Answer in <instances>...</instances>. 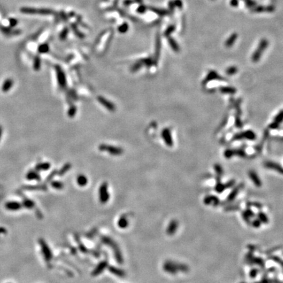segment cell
<instances>
[{"label": "cell", "instance_id": "obj_5", "mask_svg": "<svg viewBox=\"0 0 283 283\" xmlns=\"http://www.w3.org/2000/svg\"><path fill=\"white\" fill-rule=\"evenodd\" d=\"M39 245H40L41 249L42 250V253L47 261H49L53 258V254L51 252L50 248L49 247L48 245L43 239H39Z\"/></svg>", "mask_w": 283, "mask_h": 283}, {"label": "cell", "instance_id": "obj_44", "mask_svg": "<svg viewBox=\"0 0 283 283\" xmlns=\"http://www.w3.org/2000/svg\"><path fill=\"white\" fill-rule=\"evenodd\" d=\"M230 5L233 7H237L238 5V0H230Z\"/></svg>", "mask_w": 283, "mask_h": 283}, {"label": "cell", "instance_id": "obj_8", "mask_svg": "<svg viewBox=\"0 0 283 283\" xmlns=\"http://www.w3.org/2000/svg\"><path fill=\"white\" fill-rule=\"evenodd\" d=\"M97 100L98 102L100 103L103 106L106 107L108 111L111 112L115 111L116 107L115 105H114L111 101H109L108 100L106 99V98L101 97V96H99V97H97Z\"/></svg>", "mask_w": 283, "mask_h": 283}, {"label": "cell", "instance_id": "obj_17", "mask_svg": "<svg viewBox=\"0 0 283 283\" xmlns=\"http://www.w3.org/2000/svg\"><path fill=\"white\" fill-rule=\"evenodd\" d=\"M238 37V34L237 33H233L231 35V36L228 37V39H227L226 43H225V46L226 47L230 48L231 46H233V45L235 43V41L237 39Z\"/></svg>", "mask_w": 283, "mask_h": 283}, {"label": "cell", "instance_id": "obj_37", "mask_svg": "<svg viewBox=\"0 0 283 283\" xmlns=\"http://www.w3.org/2000/svg\"><path fill=\"white\" fill-rule=\"evenodd\" d=\"M12 81L11 80H7L5 82L4 85L3 86V91H7L9 90V88L12 86Z\"/></svg>", "mask_w": 283, "mask_h": 283}, {"label": "cell", "instance_id": "obj_20", "mask_svg": "<svg viewBox=\"0 0 283 283\" xmlns=\"http://www.w3.org/2000/svg\"><path fill=\"white\" fill-rule=\"evenodd\" d=\"M220 91L223 94L233 95L237 92V90L235 88L231 87V86H222V87L220 88Z\"/></svg>", "mask_w": 283, "mask_h": 283}, {"label": "cell", "instance_id": "obj_41", "mask_svg": "<svg viewBox=\"0 0 283 283\" xmlns=\"http://www.w3.org/2000/svg\"><path fill=\"white\" fill-rule=\"evenodd\" d=\"M275 9V7L273 5H269L265 7V12L273 13L274 12Z\"/></svg>", "mask_w": 283, "mask_h": 283}, {"label": "cell", "instance_id": "obj_46", "mask_svg": "<svg viewBox=\"0 0 283 283\" xmlns=\"http://www.w3.org/2000/svg\"><path fill=\"white\" fill-rule=\"evenodd\" d=\"M132 3V1H131V0H125V1H124V4L125 5H130Z\"/></svg>", "mask_w": 283, "mask_h": 283}, {"label": "cell", "instance_id": "obj_13", "mask_svg": "<svg viewBox=\"0 0 283 283\" xmlns=\"http://www.w3.org/2000/svg\"><path fill=\"white\" fill-rule=\"evenodd\" d=\"M161 37L159 36V35H157L156 37V40H155V62H157L159 57L160 55V52H161Z\"/></svg>", "mask_w": 283, "mask_h": 283}, {"label": "cell", "instance_id": "obj_6", "mask_svg": "<svg viewBox=\"0 0 283 283\" xmlns=\"http://www.w3.org/2000/svg\"><path fill=\"white\" fill-rule=\"evenodd\" d=\"M56 72H57V81L58 82V85L62 88H64L66 86L67 81L66 77L65 75L64 72L63 71L62 69L59 66L56 67Z\"/></svg>", "mask_w": 283, "mask_h": 283}, {"label": "cell", "instance_id": "obj_18", "mask_svg": "<svg viewBox=\"0 0 283 283\" xmlns=\"http://www.w3.org/2000/svg\"><path fill=\"white\" fill-rule=\"evenodd\" d=\"M168 43H169V45L170 46L172 49L175 51V52H179L180 51V47L179 45L177 43V42L174 38H172L171 37H168Z\"/></svg>", "mask_w": 283, "mask_h": 283}, {"label": "cell", "instance_id": "obj_19", "mask_svg": "<svg viewBox=\"0 0 283 283\" xmlns=\"http://www.w3.org/2000/svg\"><path fill=\"white\" fill-rule=\"evenodd\" d=\"M77 184H78V186L80 187H84L87 185L88 183V179L85 175L83 174H80L77 177Z\"/></svg>", "mask_w": 283, "mask_h": 283}, {"label": "cell", "instance_id": "obj_30", "mask_svg": "<svg viewBox=\"0 0 283 283\" xmlns=\"http://www.w3.org/2000/svg\"><path fill=\"white\" fill-rule=\"evenodd\" d=\"M128 30V25L127 23H123V24L119 26L118 28V31L121 34H125Z\"/></svg>", "mask_w": 283, "mask_h": 283}, {"label": "cell", "instance_id": "obj_3", "mask_svg": "<svg viewBox=\"0 0 283 283\" xmlns=\"http://www.w3.org/2000/svg\"><path fill=\"white\" fill-rule=\"evenodd\" d=\"M99 149L101 151H107L111 155L115 156L122 155L123 153V149L121 148L105 144H100L99 146Z\"/></svg>", "mask_w": 283, "mask_h": 283}, {"label": "cell", "instance_id": "obj_26", "mask_svg": "<svg viewBox=\"0 0 283 283\" xmlns=\"http://www.w3.org/2000/svg\"><path fill=\"white\" fill-rule=\"evenodd\" d=\"M140 61H141L142 64H143V66H146V67H148V68L151 67L152 65L153 64V62H154L153 59H152V58H144V59L140 60Z\"/></svg>", "mask_w": 283, "mask_h": 283}, {"label": "cell", "instance_id": "obj_23", "mask_svg": "<svg viewBox=\"0 0 283 283\" xmlns=\"http://www.w3.org/2000/svg\"><path fill=\"white\" fill-rule=\"evenodd\" d=\"M26 178L28 180H40V176H39V175L34 171H30L28 173Z\"/></svg>", "mask_w": 283, "mask_h": 283}, {"label": "cell", "instance_id": "obj_22", "mask_svg": "<svg viewBox=\"0 0 283 283\" xmlns=\"http://www.w3.org/2000/svg\"><path fill=\"white\" fill-rule=\"evenodd\" d=\"M71 168H72V165L70 164V163H66V164H65L64 166H63L61 169L59 170L58 174L60 176H63V175H64L65 174H66L68 171H69Z\"/></svg>", "mask_w": 283, "mask_h": 283}, {"label": "cell", "instance_id": "obj_25", "mask_svg": "<svg viewBox=\"0 0 283 283\" xmlns=\"http://www.w3.org/2000/svg\"><path fill=\"white\" fill-rule=\"evenodd\" d=\"M51 167V165L49 163H40L36 166V170H49Z\"/></svg>", "mask_w": 283, "mask_h": 283}, {"label": "cell", "instance_id": "obj_15", "mask_svg": "<svg viewBox=\"0 0 283 283\" xmlns=\"http://www.w3.org/2000/svg\"><path fill=\"white\" fill-rule=\"evenodd\" d=\"M283 120V110L280 111L279 112V113L275 117L274 122L272 123L269 125V127L271 128H276L279 127V124L282 122Z\"/></svg>", "mask_w": 283, "mask_h": 283}, {"label": "cell", "instance_id": "obj_33", "mask_svg": "<svg viewBox=\"0 0 283 283\" xmlns=\"http://www.w3.org/2000/svg\"><path fill=\"white\" fill-rule=\"evenodd\" d=\"M142 66H143V64H142V62L140 61V60L137 62H136L135 64L132 65V66L131 68V71L133 72H136V71H138V70L141 68Z\"/></svg>", "mask_w": 283, "mask_h": 283}, {"label": "cell", "instance_id": "obj_35", "mask_svg": "<svg viewBox=\"0 0 283 283\" xmlns=\"http://www.w3.org/2000/svg\"><path fill=\"white\" fill-rule=\"evenodd\" d=\"M77 112V108L75 106H72L70 107V108L68 109V115L70 117V118H74L76 115Z\"/></svg>", "mask_w": 283, "mask_h": 283}, {"label": "cell", "instance_id": "obj_29", "mask_svg": "<svg viewBox=\"0 0 283 283\" xmlns=\"http://www.w3.org/2000/svg\"><path fill=\"white\" fill-rule=\"evenodd\" d=\"M244 1L245 6L249 9H252L257 5V3L255 0H244Z\"/></svg>", "mask_w": 283, "mask_h": 283}, {"label": "cell", "instance_id": "obj_45", "mask_svg": "<svg viewBox=\"0 0 283 283\" xmlns=\"http://www.w3.org/2000/svg\"><path fill=\"white\" fill-rule=\"evenodd\" d=\"M235 125L238 128H241L242 127V124L241 123V121H240L238 118H236V119H235Z\"/></svg>", "mask_w": 283, "mask_h": 283}, {"label": "cell", "instance_id": "obj_31", "mask_svg": "<svg viewBox=\"0 0 283 283\" xmlns=\"http://www.w3.org/2000/svg\"><path fill=\"white\" fill-rule=\"evenodd\" d=\"M23 205L27 209H32L34 207L35 203L33 201L30 199H25L23 202Z\"/></svg>", "mask_w": 283, "mask_h": 283}, {"label": "cell", "instance_id": "obj_14", "mask_svg": "<svg viewBox=\"0 0 283 283\" xmlns=\"http://www.w3.org/2000/svg\"><path fill=\"white\" fill-rule=\"evenodd\" d=\"M5 208L9 210L15 211V210H18L20 209L21 205L19 203L15 202V201H9L5 204Z\"/></svg>", "mask_w": 283, "mask_h": 283}, {"label": "cell", "instance_id": "obj_32", "mask_svg": "<svg viewBox=\"0 0 283 283\" xmlns=\"http://www.w3.org/2000/svg\"><path fill=\"white\" fill-rule=\"evenodd\" d=\"M51 186L56 189H62L64 188V184L59 181H54L51 183Z\"/></svg>", "mask_w": 283, "mask_h": 283}, {"label": "cell", "instance_id": "obj_24", "mask_svg": "<svg viewBox=\"0 0 283 283\" xmlns=\"http://www.w3.org/2000/svg\"><path fill=\"white\" fill-rule=\"evenodd\" d=\"M175 30H176V26H175V25L174 24L170 25L165 30V31L164 32V36L167 37H170L171 34H172L173 32L175 31Z\"/></svg>", "mask_w": 283, "mask_h": 283}, {"label": "cell", "instance_id": "obj_11", "mask_svg": "<svg viewBox=\"0 0 283 283\" xmlns=\"http://www.w3.org/2000/svg\"><path fill=\"white\" fill-rule=\"evenodd\" d=\"M107 267V261H102L100 262L99 265H98L94 270L92 272V275L96 277V276H98L101 274V273L104 271L105 269H106Z\"/></svg>", "mask_w": 283, "mask_h": 283}, {"label": "cell", "instance_id": "obj_48", "mask_svg": "<svg viewBox=\"0 0 283 283\" xmlns=\"http://www.w3.org/2000/svg\"><path fill=\"white\" fill-rule=\"evenodd\" d=\"M136 1H137L138 3H141L142 2V0H136Z\"/></svg>", "mask_w": 283, "mask_h": 283}, {"label": "cell", "instance_id": "obj_28", "mask_svg": "<svg viewBox=\"0 0 283 283\" xmlns=\"http://www.w3.org/2000/svg\"><path fill=\"white\" fill-rule=\"evenodd\" d=\"M176 226L177 225H176V222H174V221L172 222L170 224V225H169V226H168V228L167 229V233L168 234H170V235L174 233L175 230H176Z\"/></svg>", "mask_w": 283, "mask_h": 283}, {"label": "cell", "instance_id": "obj_21", "mask_svg": "<svg viewBox=\"0 0 283 283\" xmlns=\"http://www.w3.org/2000/svg\"><path fill=\"white\" fill-rule=\"evenodd\" d=\"M150 10H151V11H153V12H154L155 13L157 14L158 15L161 16V17H162V16L167 15L168 13H169V11L165 10V9H158L155 7H151L150 8Z\"/></svg>", "mask_w": 283, "mask_h": 283}, {"label": "cell", "instance_id": "obj_10", "mask_svg": "<svg viewBox=\"0 0 283 283\" xmlns=\"http://www.w3.org/2000/svg\"><path fill=\"white\" fill-rule=\"evenodd\" d=\"M216 79H218V80H224V78L220 76H219L218 74H217L216 71L211 70V71H210L209 72V74H208L207 77H206V78L204 79L203 84V85H206V84L209 83V81L212 80H216Z\"/></svg>", "mask_w": 283, "mask_h": 283}, {"label": "cell", "instance_id": "obj_1", "mask_svg": "<svg viewBox=\"0 0 283 283\" xmlns=\"http://www.w3.org/2000/svg\"><path fill=\"white\" fill-rule=\"evenodd\" d=\"M102 241L104 242V244L108 245V246L111 247L112 249H113L114 254H115V258L116 259L117 261H118L119 263L122 264L123 262V258L122 254H121L120 250H119L118 245H116V243L114 242L111 238H109L107 237H103L102 238Z\"/></svg>", "mask_w": 283, "mask_h": 283}, {"label": "cell", "instance_id": "obj_27", "mask_svg": "<svg viewBox=\"0 0 283 283\" xmlns=\"http://www.w3.org/2000/svg\"><path fill=\"white\" fill-rule=\"evenodd\" d=\"M252 12L256 13L265 12V7H264L263 5H256L255 6L254 8L252 9Z\"/></svg>", "mask_w": 283, "mask_h": 283}, {"label": "cell", "instance_id": "obj_16", "mask_svg": "<svg viewBox=\"0 0 283 283\" xmlns=\"http://www.w3.org/2000/svg\"><path fill=\"white\" fill-rule=\"evenodd\" d=\"M118 226L121 229H126L128 226V220L125 214L119 217L118 222Z\"/></svg>", "mask_w": 283, "mask_h": 283}, {"label": "cell", "instance_id": "obj_7", "mask_svg": "<svg viewBox=\"0 0 283 283\" xmlns=\"http://www.w3.org/2000/svg\"><path fill=\"white\" fill-rule=\"evenodd\" d=\"M244 138H247L248 140H254L256 138V134H255L252 130H247V131L240 132L238 133L237 134H235L233 136V140H238Z\"/></svg>", "mask_w": 283, "mask_h": 283}, {"label": "cell", "instance_id": "obj_40", "mask_svg": "<svg viewBox=\"0 0 283 283\" xmlns=\"http://www.w3.org/2000/svg\"><path fill=\"white\" fill-rule=\"evenodd\" d=\"M146 10H147V7L146 6L144 5H140L137 9V12L140 14H142L146 12Z\"/></svg>", "mask_w": 283, "mask_h": 283}, {"label": "cell", "instance_id": "obj_43", "mask_svg": "<svg viewBox=\"0 0 283 283\" xmlns=\"http://www.w3.org/2000/svg\"><path fill=\"white\" fill-rule=\"evenodd\" d=\"M68 34V30L66 28L64 30V31H63L61 35H60V38H61L62 39H65L66 38Z\"/></svg>", "mask_w": 283, "mask_h": 283}, {"label": "cell", "instance_id": "obj_12", "mask_svg": "<svg viewBox=\"0 0 283 283\" xmlns=\"http://www.w3.org/2000/svg\"><path fill=\"white\" fill-rule=\"evenodd\" d=\"M108 270L109 271V272H110L111 273L113 274L114 275L117 276V277H125V275H126V273L125 272V271L121 269L116 267L109 266L108 267Z\"/></svg>", "mask_w": 283, "mask_h": 283}, {"label": "cell", "instance_id": "obj_39", "mask_svg": "<svg viewBox=\"0 0 283 283\" xmlns=\"http://www.w3.org/2000/svg\"><path fill=\"white\" fill-rule=\"evenodd\" d=\"M224 155L226 158H230L234 155L233 153V149H227L225 151V153H224Z\"/></svg>", "mask_w": 283, "mask_h": 283}, {"label": "cell", "instance_id": "obj_9", "mask_svg": "<svg viewBox=\"0 0 283 283\" xmlns=\"http://www.w3.org/2000/svg\"><path fill=\"white\" fill-rule=\"evenodd\" d=\"M161 136H162L163 140H164L165 143L168 146L172 147L174 144L173 140L171 135V132L170 130L168 128H165L162 130L161 132Z\"/></svg>", "mask_w": 283, "mask_h": 283}, {"label": "cell", "instance_id": "obj_2", "mask_svg": "<svg viewBox=\"0 0 283 283\" xmlns=\"http://www.w3.org/2000/svg\"><path fill=\"white\" fill-rule=\"evenodd\" d=\"M268 45H269V41L267 40L266 39H261L260 42H259L258 49H256V50L254 51V54L252 55V61L254 62L259 61L261 57V55L263 54V51L266 49V48L267 47Z\"/></svg>", "mask_w": 283, "mask_h": 283}, {"label": "cell", "instance_id": "obj_36", "mask_svg": "<svg viewBox=\"0 0 283 283\" xmlns=\"http://www.w3.org/2000/svg\"><path fill=\"white\" fill-rule=\"evenodd\" d=\"M49 49V45L47 44H43V45H42L39 47V51L41 53H45L47 52H48Z\"/></svg>", "mask_w": 283, "mask_h": 283}, {"label": "cell", "instance_id": "obj_4", "mask_svg": "<svg viewBox=\"0 0 283 283\" xmlns=\"http://www.w3.org/2000/svg\"><path fill=\"white\" fill-rule=\"evenodd\" d=\"M99 201L102 204H105L109 199V193L108 191V184L107 182H103L100 185L99 189Z\"/></svg>", "mask_w": 283, "mask_h": 283}, {"label": "cell", "instance_id": "obj_34", "mask_svg": "<svg viewBox=\"0 0 283 283\" xmlns=\"http://www.w3.org/2000/svg\"><path fill=\"white\" fill-rule=\"evenodd\" d=\"M237 71H238V69H237V67L231 66V67H229L226 70V73H227V74L229 75V76H233V75L235 74L236 73H237Z\"/></svg>", "mask_w": 283, "mask_h": 283}, {"label": "cell", "instance_id": "obj_42", "mask_svg": "<svg viewBox=\"0 0 283 283\" xmlns=\"http://www.w3.org/2000/svg\"><path fill=\"white\" fill-rule=\"evenodd\" d=\"M176 7L174 5V2H173V0H171V1H170L169 2H168V9H169V11L170 13H172L173 11H174V8Z\"/></svg>", "mask_w": 283, "mask_h": 283}, {"label": "cell", "instance_id": "obj_38", "mask_svg": "<svg viewBox=\"0 0 283 283\" xmlns=\"http://www.w3.org/2000/svg\"><path fill=\"white\" fill-rule=\"evenodd\" d=\"M173 2H174L175 7L178 9H182L183 7V2L182 0H173Z\"/></svg>", "mask_w": 283, "mask_h": 283}, {"label": "cell", "instance_id": "obj_47", "mask_svg": "<svg viewBox=\"0 0 283 283\" xmlns=\"http://www.w3.org/2000/svg\"><path fill=\"white\" fill-rule=\"evenodd\" d=\"M2 232H5V230L4 229L0 228V233H2Z\"/></svg>", "mask_w": 283, "mask_h": 283}]
</instances>
